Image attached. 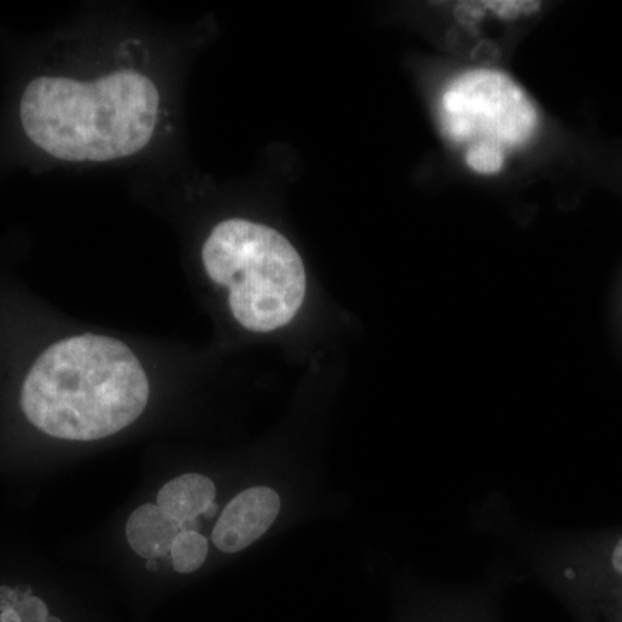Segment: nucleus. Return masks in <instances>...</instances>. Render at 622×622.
<instances>
[{
  "label": "nucleus",
  "mask_w": 622,
  "mask_h": 622,
  "mask_svg": "<svg viewBox=\"0 0 622 622\" xmlns=\"http://www.w3.org/2000/svg\"><path fill=\"white\" fill-rule=\"evenodd\" d=\"M16 612L23 622H45L49 619V609L44 600L37 597L26 598L16 605Z\"/></svg>",
  "instance_id": "9"
},
{
  "label": "nucleus",
  "mask_w": 622,
  "mask_h": 622,
  "mask_svg": "<svg viewBox=\"0 0 622 622\" xmlns=\"http://www.w3.org/2000/svg\"><path fill=\"white\" fill-rule=\"evenodd\" d=\"M208 552L210 548L203 534L197 531H182L178 534L177 540L173 543L172 552H170L173 569L178 574L196 572L208 559Z\"/></svg>",
  "instance_id": "8"
},
{
  "label": "nucleus",
  "mask_w": 622,
  "mask_h": 622,
  "mask_svg": "<svg viewBox=\"0 0 622 622\" xmlns=\"http://www.w3.org/2000/svg\"><path fill=\"white\" fill-rule=\"evenodd\" d=\"M215 512H216V505L215 503H213V505H211V507L208 508V510H206V514H204V517L208 519V517H211V515H215Z\"/></svg>",
  "instance_id": "15"
},
{
  "label": "nucleus",
  "mask_w": 622,
  "mask_h": 622,
  "mask_svg": "<svg viewBox=\"0 0 622 622\" xmlns=\"http://www.w3.org/2000/svg\"><path fill=\"white\" fill-rule=\"evenodd\" d=\"M216 486L210 477L184 474L166 483L158 495V505L178 524L194 521L215 503Z\"/></svg>",
  "instance_id": "7"
},
{
  "label": "nucleus",
  "mask_w": 622,
  "mask_h": 622,
  "mask_svg": "<svg viewBox=\"0 0 622 622\" xmlns=\"http://www.w3.org/2000/svg\"><path fill=\"white\" fill-rule=\"evenodd\" d=\"M279 514L280 496L275 489L267 486L246 489L223 508L211 540L220 552H242L267 533Z\"/></svg>",
  "instance_id": "5"
},
{
  "label": "nucleus",
  "mask_w": 622,
  "mask_h": 622,
  "mask_svg": "<svg viewBox=\"0 0 622 622\" xmlns=\"http://www.w3.org/2000/svg\"><path fill=\"white\" fill-rule=\"evenodd\" d=\"M45 622H63L61 621V619H59V617H49V619H47V621Z\"/></svg>",
  "instance_id": "16"
},
{
  "label": "nucleus",
  "mask_w": 622,
  "mask_h": 622,
  "mask_svg": "<svg viewBox=\"0 0 622 622\" xmlns=\"http://www.w3.org/2000/svg\"><path fill=\"white\" fill-rule=\"evenodd\" d=\"M182 524L173 521L153 503L137 508L128 517L127 541L139 557L158 560L172 552L173 543L178 538Z\"/></svg>",
  "instance_id": "6"
},
{
  "label": "nucleus",
  "mask_w": 622,
  "mask_h": 622,
  "mask_svg": "<svg viewBox=\"0 0 622 622\" xmlns=\"http://www.w3.org/2000/svg\"><path fill=\"white\" fill-rule=\"evenodd\" d=\"M203 265L229 291L235 320L251 332L277 331L305 303L306 272L296 248L277 230L229 218L203 244Z\"/></svg>",
  "instance_id": "3"
},
{
  "label": "nucleus",
  "mask_w": 622,
  "mask_h": 622,
  "mask_svg": "<svg viewBox=\"0 0 622 622\" xmlns=\"http://www.w3.org/2000/svg\"><path fill=\"white\" fill-rule=\"evenodd\" d=\"M14 591H16V597H18V602H21V600H26V598L33 597L32 586H30V584H20L18 588H14Z\"/></svg>",
  "instance_id": "12"
},
{
  "label": "nucleus",
  "mask_w": 622,
  "mask_h": 622,
  "mask_svg": "<svg viewBox=\"0 0 622 622\" xmlns=\"http://www.w3.org/2000/svg\"><path fill=\"white\" fill-rule=\"evenodd\" d=\"M441 125L446 137L467 146V165L493 175L503 168L507 151L533 139L540 115L534 102L512 78L498 70L477 68L451 80L441 97Z\"/></svg>",
  "instance_id": "4"
},
{
  "label": "nucleus",
  "mask_w": 622,
  "mask_h": 622,
  "mask_svg": "<svg viewBox=\"0 0 622 622\" xmlns=\"http://www.w3.org/2000/svg\"><path fill=\"white\" fill-rule=\"evenodd\" d=\"M612 565H614V569L617 572L622 574V538L617 543L616 548H614V553H612Z\"/></svg>",
  "instance_id": "11"
},
{
  "label": "nucleus",
  "mask_w": 622,
  "mask_h": 622,
  "mask_svg": "<svg viewBox=\"0 0 622 622\" xmlns=\"http://www.w3.org/2000/svg\"><path fill=\"white\" fill-rule=\"evenodd\" d=\"M156 83L135 70L96 80L39 77L21 97V125L35 146L64 161H113L142 151L158 127Z\"/></svg>",
  "instance_id": "2"
},
{
  "label": "nucleus",
  "mask_w": 622,
  "mask_h": 622,
  "mask_svg": "<svg viewBox=\"0 0 622 622\" xmlns=\"http://www.w3.org/2000/svg\"><path fill=\"white\" fill-rule=\"evenodd\" d=\"M18 605V597H16V591L9 586H0V612L4 610L16 609Z\"/></svg>",
  "instance_id": "10"
},
{
  "label": "nucleus",
  "mask_w": 622,
  "mask_h": 622,
  "mask_svg": "<svg viewBox=\"0 0 622 622\" xmlns=\"http://www.w3.org/2000/svg\"><path fill=\"white\" fill-rule=\"evenodd\" d=\"M149 394L146 370L127 344L82 334L35 360L21 388V410L51 438L99 441L132 426Z\"/></svg>",
  "instance_id": "1"
},
{
  "label": "nucleus",
  "mask_w": 622,
  "mask_h": 622,
  "mask_svg": "<svg viewBox=\"0 0 622 622\" xmlns=\"http://www.w3.org/2000/svg\"><path fill=\"white\" fill-rule=\"evenodd\" d=\"M0 622H23L21 621L20 614L16 612V609L4 610L0 612Z\"/></svg>",
  "instance_id": "13"
},
{
  "label": "nucleus",
  "mask_w": 622,
  "mask_h": 622,
  "mask_svg": "<svg viewBox=\"0 0 622 622\" xmlns=\"http://www.w3.org/2000/svg\"><path fill=\"white\" fill-rule=\"evenodd\" d=\"M147 571H158L159 569V562L158 560H147Z\"/></svg>",
  "instance_id": "14"
}]
</instances>
